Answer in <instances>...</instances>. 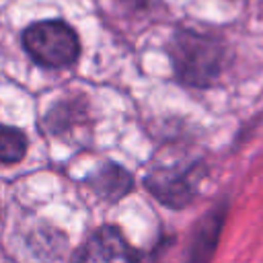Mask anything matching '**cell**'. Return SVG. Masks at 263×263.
Here are the masks:
<instances>
[{
  "label": "cell",
  "instance_id": "obj_6",
  "mask_svg": "<svg viewBox=\"0 0 263 263\" xmlns=\"http://www.w3.org/2000/svg\"><path fill=\"white\" fill-rule=\"evenodd\" d=\"M90 189L107 199V201H117L132 189V177L125 168L117 164H105L92 179H90Z\"/></svg>",
  "mask_w": 263,
  "mask_h": 263
},
{
  "label": "cell",
  "instance_id": "obj_7",
  "mask_svg": "<svg viewBox=\"0 0 263 263\" xmlns=\"http://www.w3.org/2000/svg\"><path fill=\"white\" fill-rule=\"evenodd\" d=\"M27 152V138L14 129L0 125V162H18Z\"/></svg>",
  "mask_w": 263,
  "mask_h": 263
},
{
  "label": "cell",
  "instance_id": "obj_5",
  "mask_svg": "<svg viewBox=\"0 0 263 263\" xmlns=\"http://www.w3.org/2000/svg\"><path fill=\"white\" fill-rule=\"evenodd\" d=\"M224 216H226V205L220 203L201 220L199 228L193 234V242L189 249V263H210L218 247V236L224 226Z\"/></svg>",
  "mask_w": 263,
  "mask_h": 263
},
{
  "label": "cell",
  "instance_id": "obj_4",
  "mask_svg": "<svg viewBox=\"0 0 263 263\" xmlns=\"http://www.w3.org/2000/svg\"><path fill=\"white\" fill-rule=\"evenodd\" d=\"M144 185L160 203H164L168 208H183L195 195L191 177L187 173H181L175 168L152 171L144 179Z\"/></svg>",
  "mask_w": 263,
  "mask_h": 263
},
{
  "label": "cell",
  "instance_id": "obj_3",
  "mask_svg": "<svg viewBox=\"0 0 263 263\" xmlns=\"http://www.w3.org/2000/svg\"><path fill=\"white\" fill-rule=\"evenodd\" d=\"M72 263H138V255L115 226H103L80 245Z\"/></svg>",
  "mask_w": 263,
  "mask_h": 263
},
{
  "label": "cell",
  "instance_id": "obj_1",
  "mask_svg": "<svg viewBox=\"0 0 263 263\" xmlns=\"http://www.w3.org/2000/svg\"><path fill=\"white\" fill-rule=\"evenodd\" d=\"M173 70L177 78L195 88H205L222 74V45L195 31H177L168 45Z\"/></svg>",
  "mask_w": 263,
  "mask_h": 263
},
{
  "label": "cell",
  "instance_id": "obj_2",
  "mask_svg": "<svg viewBox=\"0 0 263 263\" xmlns=\"http://www.w3.org/2000/svg\"><path fill=\"white\" fill-rule=\"evenodd\" d=\"M23 47L45 68H66L74 64L80 53L78 35L64 21L33 23L23 33Z\"/></svg>",
  "mask_w": 263,
  "mask_h": 263
}]
</instances>
